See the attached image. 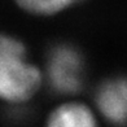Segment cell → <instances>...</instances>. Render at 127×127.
Here are the masks:
<instances>
[{
	"label": "cell",
	"instance_id": "277c9868",
	"mask_svg": "<svg viewBox=\"0 0 127 127\" xmlns=\"http://www.w3.org/2000/svg\"><path fill=\"white\" fill-rule=\"evenodd\" d=\"M47 127H99L91 109L80 102H67L49 115Z\"/></svg>",
	"mask_w": 127,
	"mask_h": 127
},
{
	"label": "cell",
	"instance_id": "7a4b0ae2",
	"mask_svg": "<svg viewBox=\"0 0 127 127\" xmlns=\"http://www.w3.org/2000/svg\"><path fill=\"white\" fill-rule=\"evenodd\" d=\"M45 75L51 90L57 95H74L82 90L86 77L84 59L73 44L53 45L47 55Z\"/></svg>",
	"mask_w": 127,
	"mask_h": 127
},
{
	"label": "cell",
	"instance_id": "5b68a950",
	"mask_svg": "<svg viewBox=\"0 0 127 127\" xmlns=\"http://www.w3.org/2000/svg\"><path fill=\"white\" fill-rule=\"evenodd\" d=\"M27 12L35 14H53L80 0H16Z\"/></svg>",
	"mask_w": 127,
	"mask_h": 127
},
{
	"label": "cell",
	"instance_id": "3957f363",
	"mask_svg": "<svg viewBox=\"0 0 127 127\" xmlns=\"http://www.w3.org/2000/svg\"><path fill=\"white\" fill-rule=\"evenodd\" d=\"M99 114L113 127H127V77H114L101 82L95 91Z\"/></svg>",
	"mask_w": 127,
	"mask_h": 127
},
{
	"label": "cell",
	"instance_id": "6da1fadb",
	"mask_svg": "<svg viewBox=\"0 0 127 127\" xmlns=\"http://www.w3.org/2000/svg\"><path fill=\"white\" fill-rule=\"evenodd\" d=\"M42 82V74L27 60L20 40L0 35V99L12 104L29 100Z\"/></svg>",
	"mask_w": 127,
	"mask_h": 127
}]
</instances>
